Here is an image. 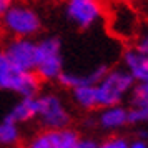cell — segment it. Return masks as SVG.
I'll list each match as a JSON object with an SVG mask.
<instances>
[{"instance_id":"44dd1931","label":"cell","mask_w":148,"mask_h":148,"mask_svg":"<svg viewBox=\"0 0 148 148\" xmlns=\"http://www.w3.org/2000/svg\"><path fill=\"white\" fill-rule=\"evenodd\" d=\"M130 148H148V141L140 140V138H133L130 141Z\"/></svg>"},{"instance_id":"8fae6325","label":"cell","mask_w":148,"mask_h":148,"mask_svg":"<svg viewBox=\"0 0 148 148\" xmlns=\"http://www.w3.org/2000/svg\"><path fill=\"white\" fill-rule=\"evenodd\" d=\"M110 65L107 63H100L97 67L90 68L88 72H72V70H63L62 75L58 77L57 83L60 87L67 88V90H72L75 87H82V85H97L98 82L107 75V72L110 70Z\"/></svg>"},{"instance_id":"d6986e66","label":"cell","mask_w":148,"mask_h":148,"mask_svg":"<svg viewBox=\"0 0 148 148\" xmlns=\"http://www.w3.org/2000/svg\"><path fill=\"white\" fill-rule=\"evenodd\" d=\"M97 145H98V141L95 138H92V136H82L75 148H97Z\"/></svg>"},{"instance_id":"e0dca14e","label":"cell","mask_w":148,"mask_h":148,"mask_svg":"<svg viewBox=\"0 0 148 148\" xmlns=\"http://www.w3.org/2000/svg\"><path fill=\"white\" fill-rule=\"evenodd\" d=\"M130 141L132 140L128 138L127 135L113 133L98 141L97 148H130Z\"/></svg>"},{"instance_id":"5b68a950","label":"cell","mask_w":148,"mask_h":148,"mask_svg":"<svg viewBox=\"0 0 148 148\" xmlns=\"http://www.w3.org/2000/svg\"><path fill=\"white\" fill-rule=\"evenodd\" d=\"M37 100H38L37 123L40 125V128L60 130V128H70L73 125V113L60 93L40 92L37 95Z\"/></svg>"},{"instance_id":"277c9868","label":"cell","mask_w":148,"mask_h":148,"mask_svg":"<svg viewBox=\"0 0 148 148\" xmlns=\"http://www.w3.org/2000/svg\"><path fill=\"white\" fill-rule=\"evenodd\" d=\"M42 85L35 72H25L12 65L0 48V92L17 97H37L42 92Z\"/></svg>"},{"instance_id":"ac0fdd59","label":"cell","mask_w":148,"mask_h":148,"mask_svg":"<svg viewBox=\"0 0 148 148\" xmlns=\"http://www.w3.org/2000/svg\"><path fill=\"white\" fill-rule=\"evenodd\" d=\"M132 47H135L141 53L148 55V25L140 28V32L136 35V38L133 40V45Z\"/></svg>"},{"instance_id":"603a6c76","label":"cell","mask_w":148,"mask_h":148,"mask_svg":"<svg viewBox=\"0 0 148 148\" xmlns=\"http://www.w3.org/2000/svg\"><path fill=\"white\" fill-rule=\"evenodd\" d=\"M118 2H123V3H130V5H132L133 2H136V0H118Z\"/></svg>"},{"instance_id":"5bb4252c","label":"cell","mask_w":148,"mask_h":148,"mask_svg":"<svg viewBox=\"0 0 148 148\" xmlns=\"http://www.w3.org/2000/svg\"><path fill=\"white\" fill-rule=\"evenodd\" d=\"M121 65L130 72L136 83L148 82V55L138 52L135 47H128L121 55Z\"/></svg>"},{"instance_id":"ffe728a7","label":"cell","mask_w":148,"mask_h":148,"mask_svg":"<svg viewBox=\"0 0 148 148\" xmlns=\"http://www.w3.org/2000/svg\"><path fill=\"white\" fill-rule=\"evenodd\" d=\"M14 2L15 0H0V20H2V17L5 15V12L10 8V5H12Z\"/></svg>"},{"instance_id":"7402d4cb","label":"cell","mask_w":148,"mask_h":148,"mask_svg":"<svg viewBox=\"0 0 148 148\" xmlns=\"http://www.w3.org/2000/svg\"><path fill=\"white\" fill-rule=\"evenodd\" d=\"M135 138H140V140L148 141V130L147 128H138V130L135 132Z\"/></svg>"},{"instance_id":"9a60e30c","label":"cell","mask_w":148,"mask_h":148,"mask_svg":"<svg viewBox=\"0 0 148 148\" xmlns=\"http://www.w3.org/2000/svg\"><path fill=\"white\" fill-rule=\"evenodd\" d=\"M70 100L75 107L83 113L97 112V97H95V85H82L70 90Z\"/></svg>"},{"instance_id":"3957f363","label":"cell","mask_w":148,"mask_h":148,"mask_svg":"<svg viewBox=\"0 0 148 148\" xmlns=\"http://www.w3.org/2000/svg\"><path fill=\"white\" fill-rule=\"evenodd\" d=\"M63 43L57 35H45L37 38V67L35 75L42 83H57L58 77L65 70Z\"/></svg>"},{"instance_id":"4fadbf2b","label":"cell","mask_w":148,"mask_h":148,"mask_svg":"<svg viewBox=\"0 0 148 148\" xmlns=\"http://www.w3.org/2000/svg\"><path fill=\"white\" fill-rule=\"evenodd\" d=\"M38 116V100L37 97H18L12 107L5 113V120L14 121L17 125H27L37 121Z\"/></svg>"},{"instance_id":"ba28073f","label":"cell","mask_w":148,"mask_h":148,"mask_svg":"<svg viewBox=\"0 0 148 148\" xmlns=\"http://www.w3.org/2000/svg\"><path fill=\"white\" fill-rule=\"evenodd\" d=\"M82 133L75 128L48 130L40 128L23 143V148H75Z\"/></svg>"},{"instance_id":"cb8c5ba5","label":"cell","mask_w":148,"mask_h":148,"mask_svg":"<svg viewBox=\"0 0 148 148\" xmlns=\"http://www.w3.org/2000/svg\"><path fill=\"white\" fill-rule=\"evenodd\" d=\"M14 148H23V145H17V147H14Z\"/></svg>"},{"instance_id":"7c38bea8","label":"cell","mask_w":148,"mask_h":148,"mask_svg":"<svg viewBox=\"0 0 148 148\" xmlns=\"http://www.w3.org/2000/svg\"><path fill=\"white\" fill-rule=\"evenodd\" d=\"M130 101V127H138L148 123V82L145 83H135L132 93L128 97Z\"/></svg>"},{"instance_id":"2e32d148","label":"cell","mask_w":148,"mask_h":148,"mask_svg":"<svg viewBox=\"0 0 148 148\" xmlns=\"http://www.w3.org/2000/svg\"><path fill=\"white\" fill-rule=\"evenodd\" d=\"M22 145V128L5 118L0 120V148H14Z\"/></svg>"},{"instance_id":"52a82bcc","label":"cell","mask_w":148,"mask_h":148,"mask_svg":"<svg viewBox=\"0 0 148 148\" xmlns=\"http://www.w3.org/2000/svg\"><path fill=\"white\" fill-rule=\"evenodd\" d=\"M105 15L108 18V28L115 37L123 38V40L136 38L141 23L138 22V15L130 3H123L116 0V3L108 10V14L105 12Z\"/></svg>"},{"instance_id":"30bf717a","label":"cell","mask_w":148,"mask_h":148,"mask_svg":"<svg viewBox=\"0 0 148 148\" xmlns=\"http://www.w3.org/2000/svg\"><path fill=\"white\" fill-rule=\"evenodd\" d=\"M128 113H130V108L125 107L123 103L98 108L95 113V128L108 135L120 133L121 130H125L130 125Z\"/></svg>"},{"instance_id":"8992f818","label":"cell","mask_w":148,"mask_h":148,"mask_svg":"<svg viewBox=\"0 0 148 148\" xmlns=\"http://www.w3.org/2000/svg\"><path fill=\"white\" fill-rule=\"evenodd\" d=\"M101 0H63V14L67 20L82 32L92 30L105 17Z\"/></svg>"},{"instance_id":"7a4b0ae2","label":"cell","mask_w":148,"mask_h":148,"mask_svg":"<svg viewBox=\"0 0 148 148\" xmlns=\"http://www.w3.org/2000/svg\"><path fill=\"white\" fill-rule=\"evenodd\" d=\"M135 83L136 82L133 80V77L123 65L112 67L107 72V75L95 85L97 110L123 103L130 97Z\"/></svg>"},{"instance_id":"9c48e42d","label":"cell","mask_w":148,"mask_h":148,"mask_svg":"<svg viewBox=\"0 0 148 148\" xmlns=\"http://www.w3.org/2000/svg\"><path fill=\"white\" fill-rule=\"evenodd\" d=\"M2 50L10 63L25 72H35L37 67V38H7Z\"/></svg>"},{"instance_id":"6da1fadb","label":"cell","mask_w":148,"mask_h":148,"mask_svg":"<svg viewBox=\"0 0 148 148\" xmlns=\"http://www.w3.org/2000/svg\"><path fill=\"white\" fill-rule=\"evenodd\" d=\"M43 27V17L30 0H15L0 20L7 38H38Z\"/></svg>"}]
</instances>
